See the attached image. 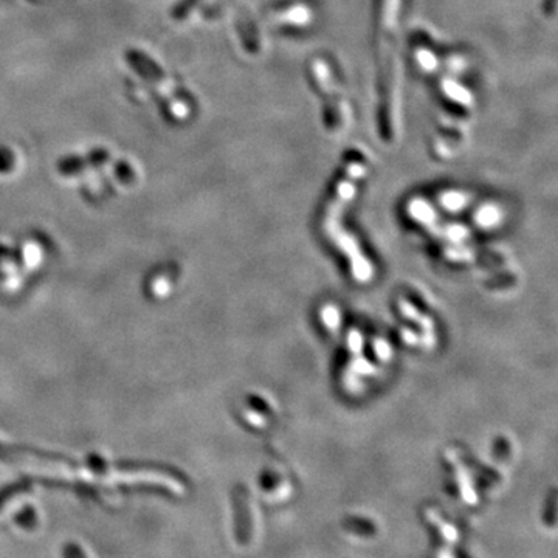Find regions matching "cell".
<instances>
[{"instance_id": "obj_1", "label": "cell", "mask_w": 558, "mask_h": 558, "mask_svg": "<svg viewBox=\"0 0 558 558\" xmlns=\"http://www.w3.org/2000/svg\"><path fill=\"white\" fill-rule=\"evenodd\" d=\"M110 160V153L105 148H93L88 150L87 154L83 155H66L61 157L56 163V170L61 175L64 177H73L84 172L86 170H92V167L104 166Z\"/></svg>"}, {"instance_id": "obj_2", "label": "cell", "mask_w": 558, "mask_h": 558, "mask_svg": "<svg viewBox=\"0 0 558 558\" xmlns=\"http://www.w3.org/2000/svg\"><path fill=\"white\" fill-rule=\"evenodd\" d=\"M124 59H126L128 66L134 70V72L150 86H158L166 83V72L162 68L158 62L140 48L130 47L124 51Z\"/></svg>"}, {"instance_id": "obj_3", "label": "cell", "mask_w": 558, "mask_h": 558, "mask_svg": "<svg viewBox=\"0 0 558 558\" xmlns=\"http://www.w3.org/2000/svg\"><path fill=\"white\" fill-rule=\"evenodd\" d=\"M148 87H149V86H148ZM149 93H150V96H153V98H154V103H155V105H157L158 112H160L162 120L167 124V126H175V124H177V117H175V113H174V110H172V108H171L170 101L166 100V96H163V95L158 93V92L155 91V88H154V86H150V87H149Z\"/></svg>"}, {"instance_id": "obj_4", "label": "cell", "mask_w": 558, "mask_h": 558, "mask_svg": "<svg viewBox=\"0 0 558 558\" xmlns=\"http://www.w3.org/2000/svg\"><path fill=\"white\" fill-rule=\"evenodd\" d=\"M202 0H179V2L174 4L170 10V17L172 21L182 22L186 17H190V14L194 11Z\"/></svg>"}, {"instance_id": "obj_5", "label": "cell", "mask_w": 558, "mask_h": 558, "mask_svg": "<svg viewBox=\"0 0 558 558\" xmlns=\"http://www.w3.org/2000/svg\"><path fill=\"white\" fill-rule=\"evenodd\" d=\"M113 171L115 177L124 185H130L135 182V171L134 167L128 163V160H118L113 166Z\"/></svg>"}, {"instance_id": "obj_6", "label": "cell", "mask_w": 558, "mask_h": 558, "mask_svg": "<svg viewBox=\"0 0 558 558\" xmlns=\"http://www.w3.org/2000/svg\"><path fill=\"white\" fill-rule=\"evenodd\" d=\"M16 166V155L13 150L5 146L0 145V174H8L14 170Z\"/></svg>"}]
</instances>
